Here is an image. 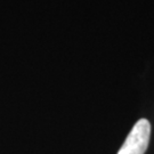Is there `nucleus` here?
<instances>
[{
	"label": "nucleus",
	"mask_w": 154,
	"mask_h": 154,
	"mask_svg": "<svg viewBox=\"0 0 154 154\" xmlns=\"http://www.w3.org/2000/svg\"><path fill=\"white\" fill-rule=\"evenodd\" d=\"M151 135V125L146 119L138 120L118 154H144L147 149Z\"/></svg>",
	"instance_id": "obj_1"
}]
</instances>
